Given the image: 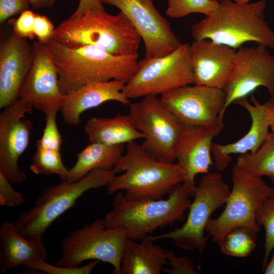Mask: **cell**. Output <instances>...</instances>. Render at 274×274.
I'll use <instances>...</instances> for the list:
<instances>
[{"mask_svg":"<svg viewBox=\"0 0 274 274\" xmlns=\"http://www.w3.org/2000/svg\"><path fill=\"white\" fill-rule=\"evenodd\" d=\"M189 196L181 183L165 199H128L118 191L112 200L113 208L104 218L106 226L121 227L125 229L127 239L141 241L158 228L183 221L192 202Z\"/></svg>","mask_w":274,"mask_h":274,"instance_id":"4","label":"cell"},{"mask_svg":"<svg viewBox=\"0 0 274 274\" xmlns=\"http://www.w3.org/2000/svg\"><path fill=\"white\" fill-rule=\"evenodd\" d=\"M118 8L129 19L143 40L145 59L165 55L182 43L169 22L155 7L152 0H101Z\"/></svg>","mask_w":274,"mask_h":274,"instance_id":"13","label":"cell"},{"mask_svg":"<svg viewBox=\"0 0 274 274\" xmlns=\"http://www.w3.org/2000/svg\"><path fill=\"white\" fill-rule=\"evenodd\" d=\"M32 45V64L18 98L44 113L52 109L60 111L64 95L59 90L57 71L52 56L45 44L35 41Z\"/></svg>","mask_w":274,"mask_h":274,"instance_id":"16","label":"cell"},{"mask_svg":"<svg viewBox=\"0 0 274 274\" xmlns=\"http://www.w3.org/2000/svg\"><path fill=\"white\" fill-rule=\"evenodd\" d=\"M84 130L90 143L119 145L144 139L128 114L118 113L112 118L91 117L87 120Z\"/></svg>","mask_w":274,"mask_h":274,"instance_id":"24","label":"cell"},{"mask_svg":"<svg viewBox=\"0 0 274 274\" xmlns=\"http://www.w3.org/2000/svg\"><path fill=\"white\" fill-rule=\"evenodd\" d=\"M228 185L220 174H207L196 186L193 201L189 208L185 223L179 228L152 236L157 239H172L179 248L185 250H198L201 254L206 247L208 238L204 236L207 224L212 214L225 204L230 193Z\"/></svg>","mask_w":274,"mask_h":274,"instance_id":"11","label":"cell"},{"mask_svg":"<svg viewBox=\"0 0 274 274\" xmlns=\"http://www.w3.org/2000/svg\"><path fill=\"white\" fill-rule=\"evenodd\" d=\"M126 83L118 80L95 82L64 95L60 111L63 122L68 125H78L84 112L108 101L129 105V98L123 91Z\"/></svg>","mask_w":274,"mask_h":274,"instance_id":"20","label":"cell"},{"mask_svg":"<svg viewBox=\"0 0 274 274\" xmlns=\"http://www.w3.org/2000/svg\"><path fill=\"white\" fill-rule=\"evenodd\" d=\"M226 97L223 89L194 84L164 93L160 99L184 125L217 126Z\"/></svg>","mask_w":274,"mask_h":274,"instance_id":"15","label":"cell"},{"mask_svg":"<svg viewBox=\"0 0 274 274\" xmlns=\"http://www.w3.org/2000/svg\"><path fill=\"white\" fill-rule=\"evenodd\" d=\"M118 172L95 169L77 181L66 180L57 184H50L43 189L33 204L21 213L13 222L17 231L30 239H43V236L52 222L74 207L86 191L108 186Z\"/></svg>","mask_w":274,"mask_h":274,"instance_id":"6","label":"cell"},{"mask_svg":"<svg viewBox=\"0 0 274 274\" xmlns=\"http://www.w3.org/2000/svg\"><path fill=\"white\" fill-rule=\"evenodd\" d=\"M33 108L18 98L0 113V172L11 184H21L27 178L18 160L28 146L32 128L31 120L23 118Z\"/></svg>","mask_w":274,"mask_h":274,"instance_id":"14","label":"cell"},{"mask_svg":"<svg viewBox=\"0 0 274 274\" xmlns=\"http://www.w3.org/2000/svg\"><path fill=\"white\" fill-rule=\"evenodd\" d=\"M56 0H28L33 9L50 8L54 6Z\"/></svg>","mask_w":274,"mask_h":274,"instance_id":"40","label":"cell"},{"mask_svg":"<svg viewBox=\"0 0 274 274\" xmlns=\"http://www.w3.org/2000/svg\"><path fill=\"white\" fill-rule=\"evenodd\" d=\"M166 259L164 249L151 236L137 243L127 239L121 258L120 274H160Z\"/></svg>","mask_w":274,"mask_h":274,"instance_id":"23","label":"cell"},{"mask_svg":"<svg viewBox=\"0 0 274 274\" xmlns=\"http://www.w3.org/2000/svg\"><path fill=\"white\" fill-rule=\"evenodd\" d=\"M194 84L223 89L232 72L236 50L210 40L190 45Z\"/></svg>","mask_w":274,"mask_h":274,"instance_id":"19","label":"cell"},{"mask_svg":"<svg viewBox=\"0 0 274 274\" xmlns=\"http://www.w3.org/2000/svg\"><path fill=\"white\" fill-rule=\"evenodd\" d=\"M220 132L217 126L184 125L175 156L182 172V184L190 195H193L196 188L195 176L208 174L213 164L211 156L213 140Z\"/></svg>","mask_w":274,"mask_h":274,"instance_id":"17","label":"cell"},{"mask_svg":"<svg viewBox=\"0 0 274 274\" xmlns=\"http://www.w3.org/2000/svg\"><path fill=\"white\" fill-rule=\"evenodd\" d=\"M257 222L265 230L264 254L262 262L264 270L274 249V187L263 201L257 215Z\"/></svg>","mask_w":274,"mask_h":274,"instance_id":"30","label":"cell"},{"mask_svg":"<svg viewBox=\"0 0 274 274\" xmlns=\"http://www.w3.org/2000/svg\"><path fill=\"white\" fill-rule=\"evenodd\" d=\"M262 105L270 123V128L274 132V94Z\"/></svg>","mask_w":274,"mask_h":274,"instance_id":"39","label":"cell"},{"mask_svg":"<svg viewBox=\"0 0 274 274\" xmlns=\"http://www.w3.org/2000/svg\"><path fill=\"white\" fill-rule=\"evenodd\" d=\"M264 273L265 274H274V253L272 255L270 261L265 266Z\"/></svg>","mask_w":274,"mask_h":274,"instance_id":"41","label":"cell"},{"mask_svg":"<svg viewBox=\"0 0 274 274\" xmlns=\"http://www.w3.org/2000/svg\"><path fill=\"white\" fill-rule=\"evenodd\" d=\"M124 144L91 143L76 156L77 161L69 169L67 181H78L95 169H113L123 154Z\"/></svg>","mask_w":274,"mask_h":274,"instance_id":"25","label":"cell"},{"mask_svg":"<svg viewBox=\"0 0 274 274\" xmlns=\"http://www.w3.org/2000/svg\"><path fill=\"white\" fill-rule=\"evenodd\" d=\"M48 252L43 239H30L21 235L13 222L0 226V273L36 260H46Z\"/></svg>","mask_w":274,"mask_h":274,"instance_id":"22","label":"cell"},{"mask_svg":"<svg viewBox=\"0 0 274 274\" xmlns=\"http://www.w3.org/2000/svg\"><path fill=\"white\" fill-rule=\"evenodd\" d=\"M29 6L28 0H0V23L14 15L21 14Z\"/></svg>","mask_w":274,"mask_h":274,"instance_id":"36","label":"cell"},{"mask_svg":"<svg viewBox=\"0 0 274 274\" xmlns=\"http://www.w3.org/2000/svg\"><path fill=\"white\" fill-rule=\"evenodd\" d=\"M233 1L235 2V3L239 4H247L250 3V0H233Z\"/></svg>","mask_w":274,"mask_h":274,"instance_id":"42","label":"cell"},{"mask_svg":"<svg viewBox=\"0 0 274 274\" xmlns=\"http://www.w3.org/2000/svg\"><path fill=\"white\" fill-rule=\"evenodd\" d=\"M218 1H221V0H218Z\"/></svg>","mask_w":274,"mask_h":274,"instance_id":"43","label":"cell"},{"mask_svg":"<svg viewBox=\"0 0 274 274\" xmlns=\"http://www.w3.org/2000/svg\"><path fill=\"white\" fill-rule=\"evenodd\" d=\"M256 233L245 227L233 228L218 243L220 251L230 256L248 257L256 248Z\"/></svg>","mask_w":274,"mask_h":274,"instance_id":"27","label":"cell"},{"mask_svg":"<svg viewBox=\"0 0 274 274\" xmlns=\"http://www.w3.org/2000/svg\"><path fill=\"white\" fill-rule=\"evenodd\" d=\"M30 169L36 175H57L61 180H67L69 169L64 165L60 151L37 148L32 155Z\"/></svg>","mask_w":274,"mask_h":274,"instance_id":"28","label":"cell"},{"mask_svg":"<svg viewBox=\"0 0 274 274\" xmlns=\"http://www.w3.org/2000/svg\"><path fill=\"white\" fill-rule=\"evenodd\" d=\"M127 239L121 227H107L105 218H98L76 229L61 243L62 254L56 265L78 267L88 260H98L113 266V273L120 274L121 258Z\"/></svg>","mask_w":274,"mask_h":274,"instance_id":"8","label":"cell"},{"mask_svg":"<svg viewBox=\"0 0 274 274\" xmlns=\"http://www.w3.org/2000/svg\"><path fill=\"white\" fill-rule=\"evenodd\" d=\"M45 44L56 66L59 90L63 95L95 82L118 80L127 83L137 70L138 53L116 56L93 45L71 48L53 39Z\"/></svg>","mask_w":274,"mask_h":274,"instance_id":"1","label":"cell"},{"mask_svg":"<svg viewBox=\"0 0 274 274\" xmlns=\"http://www.w3.org/2000/svg\"><path fill=\"white\" fill-rule=\"evenodd\" d=\"M11 184L0 172V205L2 206L17 207L25 202L23 194L15 190Z\"/></svg>","mask_w":274,"mask_h":274,"instance_id":"34","label":"cell"},{"mask_svg":"<svg viewBox=\"0 0 274 274\" xmlns=\"http://www.w3.org/2000/svg\"><path fill=\"white\" fill-rule=\"evenodd\" d=\"M119 173L107 186L112 195L125 191L128 199H160L183 182L177 163H167L150 156L136 141L127 143L126 152L114 167Z\"/></svg>","mask_w":274,"mask_h":274,"instance_id":"5","label":"cell"},{"mask_svg":"<svg viewBox=\"0 0 274 274\" xmlns=\"http://www.w3.org/2000/svg\"><path fill=\"white\" fill-rule=\"evenodd\" d=\"M251 104L247 97L235 100L233 104L244 108L249 113L251 125L248 132L238 141L228 144L221 145L213 142L211 153L216 168L225 170L231 160L230 155L255 152L262 145L269 133L270 123L263 105L253 95L251 96Z\"/></svg>","mask_w":274,"mask_h":274,"instance_id":"21","label":"cell"},{"mask_svg":"<svg viewBox=\"0 0 274 274\" xmlns=\"http://www.w3.org/2000/svg\"><path fill=\"white\" fill-rule=\"evenodd\" d=\"M35 16V13L27 10L22 13L17 19L10 20L14 32L19 37L33 39L35 37L33 28Z\"/></svg>","mask_w":274,"mask_h":274,"instance_id":"35","label":"cell"},{"mask_svg":"<svg viewBox=\"0 0 274 274\" xmlns=\"http://www.w3.org/2000/svg\"><path fill=\"white\" fill-rule=\"evenodd\" d=\"M166 262L170 266L163 268L162 271L168 274H196L191 259L186 256L178 257L172 251L164 249Z\"/></svg>","mask_w":274,"mask_h":274,"instance_id":"33","label":"cell"},{"mask_svg":"<svg viewBox=\"0 0 274 274\" xmlns=\"http://www.w3.org/2000/svg\"><path fill=\"white\" fill-rule=\"evenodd\" d=\"M231 175L232 188L224 210L217 218H210L205 228L213 242L217 243L236 227H245L259 232L261 226L257 222V215L272 189L262 177L235 165L232 168Z\"/></svg>","mask_w":274,"mask_h":274,"instance_id":"7","label":"cell"},{"mask_svg":"<svg viewBox=\"0 0 274 274\" xmlns=\"http://www.w3.org/2000/svg\"><path fill=\"white\" fill-rule=\"evenodd\" d=\"M58 112L56 109H52L44 112L45 126L42 137L36 142L37 148L60 151L62 140L56 123V115Z\"/></svg>","mask_w":274,"mask_h":274,"instance_id":"31","label":"cell"},{"mask_svg":"<svg viewBox=\"0 0 274 274\" xmlns=\"http://www.w3.org/2000/svg\"><path fill=\"white\" fill-rule=\"evenodd\" d=\"M165 11L167 16L173 18H181L192 13L210 15L218 8V0H167Z\"/></svg>","mask_w":274,"mask_h":274,"instance_id":"29","label":"cell"},{"mask_svg":"<svg viewBox=\"0 0 274 274\" xmlns=\"http://www.w3.org/2000/svg\"><path fill=\"white\" fill-rule=\"evenodd\" d=\"M33 57V45L14 32L0 45V108L13 104L29 72Z\"/></svg>","mask_w":274,"mask_h":274,"instance_id":"18","label":"cell"},{"mask_svg":"<svg viewBox=\"0 0 274 274\" xmlns=\"http://www.w3.org/2000/svg\"><path fill=\"white\" fill-rule=\"evenodd\" d=\"M235 165L254 175L267 177L274 184V132H269L255 152L239 154Z\"/></svg>","mask_w":274,"mask_h":274,"instance_id":"26","label":"cell"},{"mask_svg":"<svg viewBox=\"0 0 274 274\" xmlns=\"http://www.w3.org/2000/svg\"><path fill=\"white\" fill-rule=\"evenodd\" d=\"M128 115L144 135L142 146L151 157L174 163L175 151L184 124L170 112L157 95H149L130 103Z\"/></svg>","mask_w":274,"mask_h":274,"instance_id":"10","label":"cell"},{"mask_svg":"<svg viewBox=\"0 0 274 274\" xmlns=\"http://www.w3.org/2000/svg\"><path fill=\"white\" fill-rule=\"evenodd\" d=\"M260 86L265 87L270 96L274 94V54L264 45L242 46L236 50L232 72L223 89L226 101L217 123L221 131L228 107Z\"/></svg>","mask_w":274,"mask_h":274,"instance_id":"12","label":"cell"},{"mask_svg":"<svg viewBox=\"0 0 274 274\" xmlns=\"http://www.w3.org/2000/svg\"><path fill=\"white\" fill-rule=\"evenodd\" d=\"M54 28L47 17L36 14L33 31L38 41L46 44L53 39Z\"/></svg>","mask_w":274,"mask_h":274,"instance_id":"37","label":"cell"},{"mask_svg":"<svg viewBox=\"0 0 274 274\" xmlns=\"http://www.w3.org/2000/svg\"><path fill=\"white\" fill-rule=\"evenodd\" d=\"M194 84L190 44L182 43L164 56L139 61L137 70L123 91L130 98L163 94Z\"/></svg>","mask_w":274,"mask_h":274,"instance_id":"9","label":"cell"},{"mask_svg":"<svg viewBox=\"0 0 274 274\" xmlns=\"http://www.w3.org/2000/svg\"><path fill=\"white\" fill-rule=\"evenodd\" d=\"M99 262V260H93L84 265L72 267L54 265L46 262V260H36L24 267L29 270L47 274H89Z\"/></svg>","mask_w":274,"mask_h":274,"instance_id":"32","label":"cell"},{"mask_svg":"<svg viewBox=\"0 0 274 274\" xmlns=\"http://www.w3.org/2000/svg\"><path fill=\"white\" fill-rule=\"evenodd\" d=\"M219 2L214 13L192 26L194 40L208 39L235 50L254 42L274 50V30L265 20V0L247 4L231 0Z\"/></svg>","mask_w":274,"mask_h":274,"instance_id":"2","label":"cell"},{"mask_svg":"<svg viewBox=\"0 0 274 274\" xmlns=\"http://www.w3.org/2000/svg\"><path fill=\"white\" fill-rule=\"evenodd\" d=\"M53 39L71 48L93 45L124 56L137 54L142 39L122 12L113 15L90 11L63 21L55 28Z\"/></svg>","mask_w":274,"mask_h":274,"instance_id":"3","label":"cell"},{"mask_svg":"<svg viewBox=\"0 0 274 274\" xmlns=\"http://www.w3.org/2000/svg\"><path fill=\"white\" fill-rule=\"evenodd\" d=\"M90 11L105 12L101 0H80L73 14L77 15Z\"/></svg>","mask_w":274,"mask_h":274,"instance_id":"38","label":"cell"}]
</instances>
